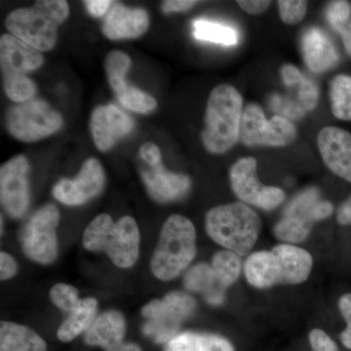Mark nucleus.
<instances>
[{
    "mask_svg": "<svg viewBox=\"0 0 351 351\" xmlns=\"http://www.w3.org/2000/svg\"><path fill=\"white\" fill-rule=\"evenodd\" d=\"M313 265V257L304 249L280 244L271 251L250 254L244 263V274L248 283L258 289L277 284L295 285L308 278Z\"/></svg>",
    "mask_w": 351,
    "mask_h": 351,
    "instance_id": "f257e3e1",
    "label": "nucleus"
},
{
    "mask_svg": "<svg viewBox=\"0 0 351 351\" xmlns=\"http://www.w3.org/2000/svg\"><path fill=\"white\" fill-rule=\"evenodd\" d=\"M243 98L230 84L215 87L208 98L201 140L210 154H223L240 140Z\"/></svg>",
    "mask_w": 351,
    "mask_h": 351,
    "instance_id": "f03ea898",
    "label": "nucleus"
},
{
    "mask_svg": "<svg viewBox=\"0 0 351 351\" xmlns=\"http://www.w3.org/2000/svg\"><path fill=\"white\" fill-rule=\"evenodd\" d=\"M141 233L137 221L124 216L113 221L108 214L92 219L83 233V247L88 251L106 252L113 265L129 269L140 254Z\"/></svg>",
    "mask_w": 351,
    "mask_h": 351,
    "instance_id": "7ed1b4c3",
    "label": "nucleus"
},
{
    "mask_svg": "<svg viewBox=\"0 0 351 351\" xmlns=\"http://www.w3.org/2000/svg\"><path fill=\"white\" fill-rule=\"evenodd\" d=\"M205 228L214 242L239 256L250 255L262 230L258 215L243 202L212 208Z\"/></svg>",
    "mask_w": 351,
    "mask_h": 351,
    "instance_id": "20e7f679",
    "label": "nucleus"
},
{
    "mask_svg": "<svg viewBox=\"0 0 351 351\" xmlns=\"http://www.w3.org/2000/svg\"><path fill=\"white\" fill-rule=\"evenodd\" d=\"M196 255V232L193 221L174 214L166 219L151 261L152 274L159 280L177 278Z\"/></svg>",
    "mask_w": 351,
    "mask_h": 351,
    "instance_id": "39448f33",
    "label": "nucleus"
},
{
    "mask_svg": "<svg viewBox=\"0 0 351 351\" xmlns=\"http://www.w3.org/2000/svg\"><path fill=\"white\" fill-rule=\"evenodd\" d=\"M69 7L64 0H41L31 8L14 10L5 25L12 36L38 51H49L56 45L58 27L68 18Z\"/></svg>",
    "mask_w": 351,
    "mask_h": 351,
    "instance_id": "423d86ee",
    "label": "nucleus"
},
{
    "mask_svg": "<svg viewBox=\"0 0 351 351\" xmlns=\"http://www.w3.org/2000/svg\"><path fill=\"white\" fill-rule=\"evenodd\" d=\"M196 309L191 295L180 291L171 292L163 299L147 302L142 308L147 319L143 327L145 336L156 343H167L179 334L182 322L189 319Z\"/></svg>",
    "mask_w": 351,
    "mask_h": 351,
    "instance_id": "0eeeda50",
    "label": "nucleus"
},
{
    "mask_svg": "<svg viewBox=\"0 0 351 351\" xmlns=\"http://www.w3.org/2000/svg\"><path fill=\"white\" fill-rule=\"evenodd\" d=\"M63 123L60 112L40 99H32L13 106L6 114L9 133L25 143L36 142L56 133Z\"/></svg>",
    "mask_w": 351,
    "mask_h": 351,
    "instance_id": "6e6552de",
    "label": "nucleus"
},
{
    "mask_svg": "<svg viewBox=\"0 0 351 351\" xmlns=\"http://www.w3.org/2000/svg\"><path fill=\"white\" fill-rule=\"evenodd\" d=\"M298 131L291 120L276 115L267 120L258 104H248L242 113L240 141L246 147H286L294 143Z\"/></svg>",
    "mask_w": 351,
    "mask_h": 351,
    "instance_id": "1a4fd4ad",
    "label": "nucleus"
},
{
    "mask_svg": "<svg viewBox=\"0 0 351 351\" xmlns=\"http://www.w3.org/2000/svg\"><path fill=\"white\" fill-rule=\"evenodd\" d=\"M60 212L54 204L39 208L27 221L20 242L22 250L32 262L50 265L58 257L57 228Z\"/></svg>",
    "mask_w": 351,
    "mask_h": 351,
    "instance_id": "9d476101",
    "label": "nucleus"
},
{
    "mask_svg": "<svg viewBox=\"0 0 351 351\" xmlns=\"http://www.w3.org/2000/svg\"><path fill=\"white\" fill-rule=\"evenodd\" d=\"M230 186L241 202L261 209L274 210L285 200L282 189L263 186L258 181L257 160L254 157H242L230 168Z\"/></svg>",
    "mask_w": 351,
    "mask_h": 351,
    "instance_id": "9b49d317",
    "label": "nucleus"
},
{
    "mask_svg": "<svg viewBox=\"0 0 351 351\" xmlns=\"http://www.w3.org/2000/svg\"><path fill=\"white\" fill-rule=\"evenodd\" d=\"M320 193L308 188L298 193L283 212V217L274 226L276 239L290 243H301L308 237L316 219V207L319 204Z\"/></svg>",
    "mask_w": 351,
    "mask_h": 351,
    "instance_id": "f8f14e48",
    "label": "nucleus"
},
{
    "mask_svg": "<svg viewBox=\"0 0 351 351\" xmlns=\"http://www.w3.org/2000/svg\"><path fill=\"white\" fill-rule=\"evenodd\" d=\"M29 164L24 156L13 157L0 168V200L12 218H21L29 204Z\"/></svg>",
    "mask_w": 351,
    "mask_h": 351,
    "instance_id": "ddd939ff",
    "label": "nucleus"
},
{
    "mask_svg": "<svg viewBox=\"0 0 351 351\" xmlns=\"http://www.w3.org/2000/svg\"><path fill=\"white\" fill-rule=\"evenodd\" d=\"M106 176L96 158H88L75 179H62L55 184L52 195L68 206H80L100 195Z\"/></svg>",
    "mask_w": 351,
    "mask_h": 351,
    "instance_id": "4468645a",
    "label": "nucleus"
},
{
    "mask_svg": "<svg viewBox=\"0 0 351 351\" xmlns=\"http://www.w3.org/2000/svg\"><path fill=\"white\" fill-rule=\"evenodd\" d=\"M131 66V59L121 51H112L106 59L105 69L112 91L124 108L138 113L151 112L157 103L151 95L127 85L125 76Z\"/></svg>",
    "mask_w": 351,
    "mask_h": 351,
    "instance_id": "2eb2a0df",
    "label": "nucleus"
},
{
    "mask_svg": "<svg viewBox=\"0 0 351 351\" xmlns=\"http://www.w3.org/2000/svg\"><path fill=\"white\" fill-rule=\"evenodd\" d=\"M134 128L133 119L114 105L99 106L92 112L90 129L97 149L108 152Z\"/></svg>",
    "mask_w": 351,
    "mask_h": 351,
    "instance_id": "dca6fc26",
    "label": "nucleus"
},
{
    "mask_svg": "<svg viewBox=\"0 0 351 351\" xmlns=\"http://www.w3.org/2000/svg\"><path fill=\"white\" fill-rule=\"evenodd\" d=\"M126 320L123 314L108 311L97 316L93 324L84 334L87 346H98L105 351H143L135 343L124 341Z\"/></svg>",
    "mask_w": 351,
    "mask_h": 351,
    "instance_id": "f3484780",
    "label": "nucleus"
},
{
    "mask_svg": "<svg viewBox=\"0 0 351 351\" xmlns=\"http://www.w3.org/2000/svg\"><path fill=\"white\" fill-rule=\"evenodd\" d=\"M317 145L323 162L335 175L351 184V133L336 126L321 129Z\"/></svg>",
    "mask_w": 351,
    "mask_h": 351,
    "instance_id": "a211bd4d",
    "label": "nucleus"
},
{
    "mask_svg": "<svg viewBox=\"0 0 351 351\" xmlns=\"http://www.w3.org/2000/svg\"><path fill=\"white\" fill-rule=\"evenodd\" d=\"M142 178L149 195L157 202L169 203L182 199L191 188L188 176L165 169L162 162L143 170Z\"/></svg>",
    "mask_w": 351,
    "mask_h": 351,
    "instance_id": "6ab92c4d",
    "label": "nucleus"
},
{
    "mask_svg": "<svg viewBox=\"0 0 351 351\" xmlns=\"http://www.w3.org/2000/svg\"><path fill=\"white\" fill-rule=\"evenodd\" d=\"M44 58L40 51L34 49L24 41L3 34L0 38V64L2 75H25L43 66Z\"/></svg>",
    "mask_w": 351,
    "mask_h": 351,
    "instance_id": "aec40b11",
    "label": "nucleus"
},
{
    "mask_svg": "<svg viewBox=\"0 0 351 351\" xmlns=\"http://www.w3.org/2000/svg\"><path fill=\"white\" fill-rule=\"evenodd\" d=\"M149 15L144 9L112 4L103 22V32L108 39L137 38L149 29Z\"/></svg>",
    "mask_w": 351,
    "mask_h": 351,
    "instance_id": "412c9836",
    "label": "nucleus"
},
{
    "mask_svg": "<svg viewBox=\"0 0 351 351\" xmlns=\"http://www.w3.org/2000/svg\"><path fill=\"white\" fill-rule=\"evenodd\" d=\"M302 50L304 63L313 73H324L339 61L334 44L318 27H311L302 34Z\"/></svg>",
    "mask_w": 351,
    "mask_h": 351,
    "instance_id": "4be33fe9",
    "label": "nucleus"
},
{
    "mask_svg": "<svg viewBox=\"0 0 351 351\" xmlns=\"http://www.w3.org/2000/svg\"><path fill=\"white\" fill-rule=\"evenodd\" d=\"M184 285L189 292L199 293L211 306H218L225 302L226 288L219 283L211 265L200 263L186 272Z\"/></svg>",
    "mask_w": 351,
    "mask_h": 351,
    "instance_id": "5701e85b",
    "label": "nucleus"
},
{
    "mask_svg": "<svg viewBox=\"0 0 351 351\" xmlns=\"http://www.w3.org/2000/svg\"><path fill=\"white\" fill-rule=\"evenodd\" d=\"M98 313V301L94 298L80 300L77 306L66 314L57 332V337L63 343H69L86 332L93 324Z\"/></svg>",
    "mask_w": 351,
    "mask_h": 351,
    "instance_id": "b1692460",
    "label": "nucleus"
},
{
    "mask_svg": "<svg viewBox=\"0 0 351 351\" xmlns=\"http://www.w3.org/2000/svg\"><path fill=\"white\" fill-rule=\"evenodd\" d=\"M0 351H48L45 341L31 328L17 323H0Z\"/></svg>",
    "mask_w": 351,
    "mask_h": 351,
    "instance_id": "393cba45",
    "label": "nucleus"
},
{
    "mask_svg": "<svg viewBox=\"0 0 351 351\" xmlns=\"http://www.w3.org/2000/svg\"><path fill=\"white\" fill-rule=\"evenodd\" d=\"M164 351H235L228 339L209 332H179L165 345Z\"/></svg>",
    "mask_w": 351,
    "mask_h": 351,
    "instance_id": "a878e982",
    "label": "nucleus"
},
{
    "mask_svg": "<svg viewBox=\"0 0 351 351\" xmlns=\"http://www.w3.org/2000/svg\"><path fill=\"white\" fill-rule=\"evenodd\" d=\"M193 25V36L198 40L226 46L235 45L239 41L237 32L230 25L204 19L195 20Z\"/></svg>",
    "mask_w": 351,
    "mask_h": 351,
    "instance_id": "bb28decb",
    "label": "nucleus"
},
{
    "mask_svg": "<svg viewBox=\"0 0 351 351\" xmlns=\"http://www.w3.org/2000/svg\"><path fill=\"white\" fill-rule=\"evenodd\" d=\"M331 110L336 119L351 121V76L338 75L330 82Z\"/></svg>",
    "mask_w": 351,
    "mask_h": 351,
    "instance_id": "cd10ccee",
    "label": "nucleus"
},
{
    "mask_svg": "<svg viewBox=\"0 0 351 351\" xmlns=\"http://www.w3.org/2000/svg\"><path fill=\"white\" fill-rule=\"evenodd\" d=\"M211 265L219 283L226 289L232 286L239 278L242 269L239 255L230 250L217 252Z\"/></svg>",
    "mask_w": 351,
    "mask_h": 351,
    "instance_id": "c85d7f7f",
    "label": "nucleus"
},
{
    "mask_svg": "<svg viewBox=\"0 0 351 351\" xmlns=\"http://www.w3.org/2000/svg\"><path fill=\"white\" fill-rule=\"evenodd\" d=\"M3 87L8 98L18 104L32 100L36 93V84L25 75H3Z\"/></svg>",
    "mask_w": 351,
    "mask_h": 351,
    "instance_id": "c756f323",
    "label": "nucleus"
},
{
    "mask_svg": "<svg viewBox=\"0 0 351 351\" xmlns=\"http://www.w3.org/2000/svg\"><path fill=\"white\" fill-rule=\"evenodd\" d=\"M49 297L51 302L66 314L73 311L82 300L75 286L64 283H58L53 286Z\"/></svg>",
    "mask_w": 351,
    "mask_h": 351,
    "instance_id": "7c9ffc66",
    "label": "nucleus"
},
{
    "mask_svg": "<svg viewBox=\"0 0 351 351\" xmlns=\"http://www.w3.org/2000/svg\"><path fill=\"white\" fill-rule=\"evenodd\" d=\"M269 106L277 115L289 120L300 119L306 114V110L298 104L297 101L280 94H274L269 99Z\"/></svg>",
    "mask_w": 351,
    "mask_h": 351,
    "instance_id": "2f4dec72",
    "label": "nucleus"
},
{
    "mask_svg": "<svg viewBox=\"0 0 351 351\" xmlns=\"http://www.w3.org/2000/svg\"><path fill=\"white\" fill-rule=\"evenodd\" d=\"M279 16L283 23L295 25L302 22L307 12V1L304 0H279Z\"/></svg>",
    "mask_w": 351,
    "mask_h": 351,
    "instance_id": "473e14b6",
    "label": "nucleus"
},
{
    "mask_svg": "<svg viewBox=\"0 0 351 351\" xmlns=\"http://www.w3.org/2000/svg\"><path fill=\"white\" fill-rule=\"evenodd\" d=\"M295 87L298 88V103L300 106L306 112L313 110L319 100V90L315 82L304 75L301 82Z\"/></svg>",
    "mask_w": 351,
    "mask_h": 351,
    "instance_id": "72a5a7b5",
    "label": "nucleus"
},
{
    "mask_svg": "<svg viewBox=\"0 0 351 351\" xmlns=\"http://www.w3.org/2000/svg\"><path fill=\"white\" fill-rule=\"evenodd\" d=\"M351 4L350 2L338 0L329 3L326 9V18L335 31L338 32L350 20Z\"/></svg>",
    "mask_w": 351,
    "mask_h": 351,
    "instance_id": "f704fd0d",
    "label": "nucleus"
},
{
    "mask_svg": "<svg viewBox=\"0 0 351 351\" xmlns=\"http://www.w3.org/2000/svg\"><path fill=\"white\" fill-rule=\"evenodd\" d=\"M308 339L314 351H339L337 343L322 330H313L309 332Z\"/></svg>",
    "mask_w": 351,
    "mask_h": 351,
    "instance_id": "c9c22d12",
    "label": "nucleus"
},
{
    "mask_svg": "<svg viewBox=\"0 0 351 351\" xmlns=\"http://www.w3.org/2000/svg\"><path fill=\"white\" fill-rule=\"evenodd\" d=\"M18 271V265L15 258L6 252L0 253V278L1 280H8L13 278Z\"/></svg>",
    "mask_w": 351,
    "mask_h": 351,
    "instance_id": "e433bc0d",
    "label": "nucleus"
},
{
    "mask_svg": "<svg viewBox=\"0 0 351 351\" xmlns=\"http://www.w3.org/2000/svg\"><path fill=\"white\" fill-rule=\"evenodd\" d=\"M140 156L149 166H156L161 163L162 159L160 149L154 143H145L143 145L140 149Z\"/></svg>",
    "mask_w": 351,
    "mask_h": 351,
    "instance_id": "4c0bfd02",
    "label": "nucleus"
},
{
    "mask_svg": "<svg viewBox=\"0 0 351 351\" xmlns=\"http://www.w3.org/2000/svg\"><path fill=\"white\" fill-rule=\"evenodd\" d=\"M237 4L245 12L250 15H260L269 8L271 1L269 0H239Z\"/></svg>",
    "mask_w": 351,
    "mask_h": 351,
    "instance_id": "58836bf2",
    "label": "nucleus"
},
{
    "mask_svg": "<svg viewBox=\"0 0 351 351\" xmlns=\"http://www.w3.org/2000/svg\"><path fill=\"white\" fill-rule=\"evenodd\" d=\"M197 3L195 0H167L163 2L161 9L164 13L186 12Z\"/></svg>",
    "mask_w": 351,
    "mask_h": 351,
    "instance_id": "ea45409f",
    "label": "nucleus"
},
{
    "mask_svg": "<svg viewBox=\"0 0 351 351\" xmlns=\"http://www.w3.org/2000/svg\"><path fill=\"white\" fill-rule=\"evenodd\" d=\"M281 76H282L284 84L287 87H295L304 77V75L297 66L289 64H284L281 68Z\"/></svg>",
    "mask_w": 351,
    "mask_h": 351,
    "instance_id": "a19ab883",
    "label": "nucleus"
},
{
    "mask_svg": "<svg viewBox=\"0 0 351 351\" xmlns=\"http://www.w3.org/2000/svg\"><path fill=\"white\" fill-rule=\"evenodd\" d=\"M84 4L88 12L92 16L101 17L105 14L107 15L112 5V1H110V0H88V1H84Z\"/></svg>",
    "mask_w": 351,
    "mask_h": 351,
    "instance_id": "79ce46f5",
    "label": "nucleus"
},
{
    "mask_svg": "<svg viewBox=\"0 0 351 351\" xmlns=\"http://www.w3.org/2000/svg\"><path fill=\"white\" fill-rule=\"evenodd\" d=\"M337 219L341 226H351V195L339 207Z\"/></svg>",
    "mask_w": 351,
    "mask_h": 351,
    "instance_id": "37998d69",
    "label": "nucleus"
},
{
    "mask_svg": "<svg viewBox=\"0 0 351 351\" xmlns=\"http://www.w3.org/2000/svg\"><path fill=\"white\" fill-rule=\"evenodd\" d=\"M339 309L346 324H351V294L341 295L339 301Z\"/></svg>",
    "mask_w": 351,
    "mask_h": 351,
    "instance_id": "c03bdc74",
    "label": "nucleus"
},
{
    "mask_svg": "<svg viewBox=\"0 0 351 351\" xmlns=\"http://www.w3.org/2000/svg\"><path fill=\"white\" fill-rule=\"evenodd\" d=\"M337 32L341 34L346 53L351 56V19Z\"/></svg>",
    "mask_w": 351,
    "mask_h": 351,
    "instance_id": "a18cd8bd",
    "label": "nucleus"
},
{
    "mask_svg": "<svg viewBox=\"0 0 351 351\" xmlns=\"http://www.w3.org/2000/svg\"><path fill=\"white\" fill-rule=\"evenodd\" d=\"M341 341L348 350H351V324H346V328L341 332Z\"/></svg>",
    "mask_w": 351,
    "mask_h": 351,
    "instance_id": "49530a36",
    "label": "nucleus"
},
{
    "mask_svg": "<svg viewBox=\"0 0 351 351\" xmlns=\"http://www.w3.org/2000/svg\"><path fill=\"white\" fill-rule=\"evenodd\" d=\"M1 233H3V218L1 217Z\"/></svg>",
    "mask_w": 351,
    "mask_h": 351,
    "instance_id": "de8ad7c7",
    "label": "nucleus"
}]
</instances>
